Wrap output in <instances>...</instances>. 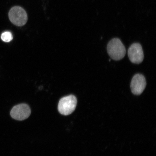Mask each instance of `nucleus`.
Listing matches in <instances>:
<instances>
[{
	"label": "nucleus",
	"mask_w": 156,
	"mask_h": 156,
	"mask_svg": "<svg viewBox=\"0 0 156 156\" xmlns=\"http://www.w3.org/2000/svg\"><path fill=\"white\" fill-rule=\"evenodd\" d=\"M146 83L145 77L141 74H137L133 77L130 88L134 95L141 94L145 89Z\"/></svg>",
	"instance_id": "423d86ee"
},
{
	"label": "nucleus",
	"mask_w": 156,
	"mask_h": 156,
	"mask_svg": "<svg viewBox=\"0 0 156 156\" xmlns=\"http://www.w3.org/2000/svg\"><path fill=\"white\" fill-rule=\"evenodd\" d=\"M130 61L134 64H140L143 61L144 54L141 45L134 43L131 45L128 50Z\"/></svg>",
	"instance_id": "39448f33"
},
{
	"label": "nucleus",
	"mask_w": 156,
	"mask_h": 156,
	"mask_svg": "<svg viewBox=\"0 0 156 156\" xmlns=\"http://www.w3.org/2000/svg\"><path fill=\"white\" fill-rule=\"evenodd\" d=\"M1 38L3 41L6 42H10L13 39V36L11 32L6 31L2 34Z\"/></svg>",
	"instance_id": "0eeeda50"
},
{
	"label": "nucleus",
	"mask_w": 156,
	"mask_h": 156,
	"mask_svg": "<svg viewBox=\"0 0 156 156\" xmlns=\"http://www.w3.org/2000/svg\"><path fill=\"white\" fill-rule=\"evenodd\" d=\"M107 51L110 57L115 60L122 59L126 54L125 46L118 38L113 39L109 42L107 46Z\"/></svg>",
	"instance_id": "f257e3e1"
},
{
	"label": "nucleus",
	"mask_w": 156,
	"mask_h": 156,
	"mask_svg": "<svg viewBox=\"0 0 156 156\" xmlns=\"http://www.w3.org/2000/svg\"><path fill=\"white\" fill-rule=\"evenodd\" d=\"M77 103V99L73 95L62 98L58 102V112L64 115L71 114L75 111Z\"/></svg>",
	"instance_id": "f03ea898"
},
{
	"label": "nucleus",
	"mask_w": 156,
	"mask_h": 156,
	"mask_svg": "<svg viewBox=\"0 0 156 156\" xmlns=\"http://www.w3.org/2000/svg\"><path fill=\"white\" fill-rule=\"evenodd\" d=\"M31 114V110L28 105L21 104L16 105L12 109L10 115L15 120H23L28 118Z\"/></svg>",
	"instance_id": "20e7f679"
},
{
	"label": "nucleus",
	"mask_w": 156,
	"mask_h": 156,
	"mask_svg": "<svg viewBox=\"0 0 156 156\" xmlns=\"http://www.w3.org/2000/svg\"><path fill=\"white\" fill-rule=\"evenodd\" d=\"M9 16L11 22L17 26H23L28 20V16L26 11L19 6L12 8L9 11Z\"/></svg>",
	"instance_id": "7ed1b4c3"
}]
</instances>
